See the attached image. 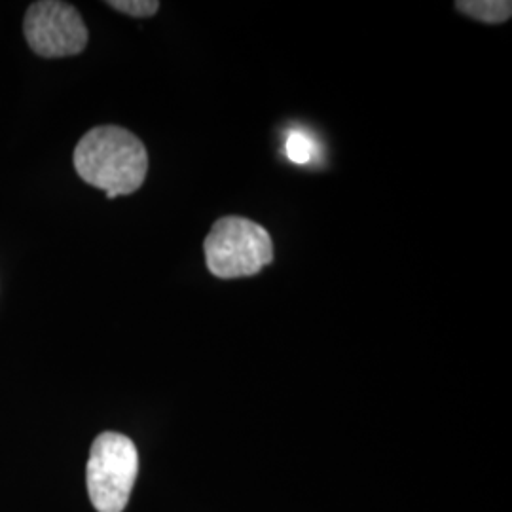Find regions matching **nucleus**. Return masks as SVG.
Segmentation results:
<instances>
[{
    "label": "nucleus",
    "mask_w": 512,
    "mask_h": 512,
    "mask_svg": "<svg viewBox=\"0 0 512 512\" xmlns=\"http://www.w3.org/2000/svg\"><path fill=\"white\" fill-rule=\"evenodd\" d=\"M73 162L80 179L105 190L109 200L133 194L147 179V148L120 126L90 129L74 148Z\"/></svg>",
    "instance_id": "f257e3e1"
},
{
    "label": "nucleus",
    "mask_w": 512,
    "mask_h": 512,
    "mask_svg": "<svg viewBox=\"0 0 512 512\" xmlns=\"http://www.w3.org/2000/svg\"><path fill=\"white\" fill-rule=\"evenodd\" d=\"M207 270L219 279L260 274L274 260V241L264 226L245 217H222L203 241Z\"/></svg>",
    "instance_id": "f03ea898"
},
{
    "label": "nucleus",
    "mask_w": 512,
    "mask_h": 512,
    "mask_svg": "<svg viewBox=\"0 0 512 512\" xmlns=\"http://www.w3.org/2000/svg\"><path fill=\"white\" fill-rule=\"evenodd\" d=\"M139 473V454L133 440L107 431L93 440L86 467L90 501L97 512H122Z\"/></svg>",
    "instance_id": "7ed1b4c3"
},
{
    "label": "nucleus",
    "mask_w": 512,
    "mask_h": 512,
    "mask_svg": "<svg viewBox=\"0 0 512 512\" xmlns=\"http://www.w3.org/2000/svg\"><path fill=\"white\" fill-rule=\"evenodd\" d=\"M23 31L27 44L40 57H71L88 46V27L73 4L40 0L29 6Z\"/></svg>",
    "instance_id": "20e7f679"
},
{
    "label": "nucleus",
    "mask_w": 512,
    "mask_h": 512,
    "mask_svg": "<svg viewBox=\"0 0 512 512\" xmlns=\"http://www.w3.org/2000/svg\"><path fill=\"white\" fill-rule=\"evenodd\" d=\"M456 8L461 14L488 25L505 23L512 16V2L509 0H461L456 2Z\"/></svg>",
    "instance_id": "39448f33"
},
{
    "label": "nucleus",
    "mask_w": 512,
    "mask_h": 512,
    "mask_svg": "<svg viewBox=\"0 0 512 512\" xmlns=\"http://www.w3.org/2000/svg\"><path fill=\"white\" fill-rule=\"evenodd\" d=\"M107 4L116 12H122L131 18H150L160 10L158 0H110Z\"/></svg>",
    "instance_id": "423d86ee"
},
{
    "label": "nucleus",
    "mask_w": 512,
    "mask_h": 512,
    "mask_svg": "<svg viewBox=\"0 0 512 512\" xmlns=\"http://www.w3.org/2000/svg\"><path fill=\"white\" fill-rule=\"evenodd\" d=\"M287 154L296 164H306L311 160L310 139L304 133H291L287 141Z\"/></svg>",
    "instance_id": "0eeeda50"
}]
</instances>
